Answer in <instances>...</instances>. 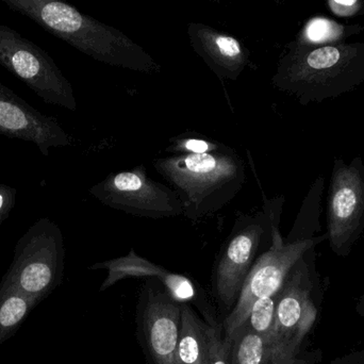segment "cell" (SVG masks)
Listing matches in <instances>:
<instances>
[{
    "instance_id": "1",
    "label": "cell",
    "mask_w": 364,
    "mask_h": 364,
    "mask_svg": "<svg viewBox=\"0 0 364 364\" xmlns=\"http://www.w3.org/2000/svg\"><path fill=\"white\" fill-rule=\"evenodd\" d=\"M1 1L96 61L145 74L161 70L160 64L125 33L83 14L65 0Z\"/></svg>"
},
{
    "instance_id": "2",
    "label": "cell",
    "mask_w": 364,
    "mask_h": 364,
    "mask_svg": "<svg viewBox=\"0 0 364 364\" xmlns=\"http://www.w3.org/2000/svg\"><path fill=\"white\" fill-rule=\"evenodd\" d=\"M364 83V43L299 47L289 43L278 61L272 85L299 104H321Z\"/></svg>"
},
{
    "instance_id": "3",
    "label": "cell",
    "mask_w": 364,
    "mask_h": 364,
    "mask_svg": "<svg viewBox=\"0 0 364 364\" xmlns=\"http://www.w3.org/2000/svg\"><path fill=\"white\" fill-rule=\"evenodd\" d=\"M153 166L178 195L183 215L194 223L226 207L246 181L245 162L226 145L213 153L157 158Z\"/></svg>"
},
{
    "instance_id": "4",
    "label": "cell",
    "mask_w": 364,
    "mask_h": 364,
    "mask_svg": "<svg viewBox=\"0 0 364 364\" xmlns=\"http://www.w3.org/2000/svg\"><path fill=\"white\" fill-rule=\"evenodd\" d=\"M324 299L316 269V246L295 263L276 297L275 328L267 338L272 364H316L321 350L304 353L301 348L314 328Z\"/></svg>"
},
{
    "instance_id": "5",
    "label": "cell",
    "mask_w": 364,
    "mask_h": 364,
    "mask_svg": "<svg viewBox=\"0 0 364 364\" xmlns=\"http://www.w3.org/2000/svg\"><path fill=\"white\" fill-rule=\"evenodd\" d=\"M284 201V196L264 198L260 211L239 214L220 246L212 269L211 294L223 321L232 311L255 263L279 235Z\"/></svg>"
},
{
    "instance_id": "6",
    "label": "cell",
    "mask_w": 364,
    "mask_h": 364,
    "mask_svg": "<svg viewBox=\"0 0 364 364\" xmlns=\"http://www.w3.org/2000/svg\"><path fill=\"white\" fill-rule=\"evenodd\" d=\"M64 260L61 229L50 218H41L17 241L12 264L1 284L38 305L61 284Z\"/></svg>"
},
{
    "instance_id": "7",
    "label": "cell",
    "mask_w": 364,
    "mask_h": 364,
    "mask_svg": "<svg viewBox=\"0 0 364 364\" xmlns=\"http://www.w3.org/2000/svg\"><path fill=\"white\" fill-rule=\"evenodd\" d=\"M0 64L46 104L77 110L72 85L53 58L19 32L0 23Z\"/></svg>"
},
{
    "instance_id": "8",
    "label": "cell",
    "mask_w": 364,
    "mask_h": 364,
    "mask_svg": "<svg viewBox=\"0 0 364 364\" xmlns=\"http://www.w3.org/2000/svg\"><path fill=\"white\" fill-rule=\"evenodd\" d=\"M327 241L331 252L350 256L364 233V164L336 158L327 193Z\"/></svg>"
},
{
    "instance_id": "9",
    "label": "cell",
    "mask_w": 364,
    "mask_h": 364,
    "mask_svg": "<svg viewBox=\"0 0 364 364\" xmlns=\"http://www.w3.org/2000/svg\"><path fill=\"white\" fill-rule=\"evenodd\" d=\"M89 193L107 207L139 218L161 220L183 215L177 193L151 178L142 164L111 173L90 188Z\"/></svg>"
},
{
    "instance_id": "10",
    "label": "cell",
    "mask_w": 364,
    "mask_h": 364,
    "mask_svg": "<svg viewBox=\"0 0 364 364\" xmlns=\"http://www.w3.org/2000/svg\"><path fill=\"white\" fill-rule=\"evenodd\" d=\"M181 304L155 278H146L136 304V338L147 364H177Z\"/></svg>"
},
{
    "instance_id": "11",
    "label": "cell",
    "mask_w": 364,
    "mask_h": 364,
    "mask_svg": "<svg viewBox=\"0 0 364 364\" xmlns=\"http://www.w3.org/2000/svg\"><path fill=\"white\" fill-rule=\"evenodd\" d=\"M327 241V235L312 239L286 242L276 235L269 250L263 252L248 274L232 311L222 322L223 335L229 337L245 323L255 301L275 295L295 263L309 248Z\"/></svg>"
},
{
    "instance_id": "12",
    "label": "cell",
    "mask_w": 364,
    "mask_h": 364,
    "mask_svg": "<svg viewBox=\"0 0 364 364\" xmlns=\"http://www.w3.org/2000/svg\"><path fill=\"white\" fill-rule=\"evenodd\" d=\"M89 269H106L108 272L106 279L100 286V292L128 278H155L168 289L175 299L196 308L208 324L214 327L222 325L213 299L208 296L205 289L194 278L168 271L162 265L139 256L134 248L126 256L95 263Z\"/></svg>"
},
{
    "instance_id": "13",
    "label": "cell",
    "mask_w": 364,
    "mask_h": 364,
    "mask_svg": "<svg viewBox=\"0 0 364 364\" xmlns=\"http://www.w3.org/2000/svg\"><path fill=\"white\" fill-rule=\"evenodd\" d=\"M0 134L34 143L44 157H48L51 149L72 145V138L55 117L43 114L2 83H0Z\"/></svg>"
},
{
    "instance_id": "14",
    "label": "cell",
    "mask_w": 364,
    "mask_h": 364,
    "mask_svg": "<svg viewBox=\"0 0 364 364\" xmlns=\"http://www.w3.org/2000/svg\"><path fill=\"white\" fill-rule=\"evenodd\" d=\"M188 36L195 53L220 79L235 81L248 65L250 53L235 36L201 23H190Z\"/></svg>"
},
{
    "instance_id": "15",
    "label": "cell",
    "mask_w": 364,
    "mask_h": 364,
    "mask_svg": "<svg viewBox=\"0 0 364 364\" xmlns=\"http://www.w3.org/2000/svg\"><path fill=\"white\" fill-rule=\"evenodd\" d=\"M181 320L177 364H210L214 326L208 324L192 306L186 303L181 304Z\"/></svg>"
},
{
    "instance_id": "16",
    "label": "cell",
    "mask_w": 364,
    "mask_h": 364,
    "mask_svg": "<svg viewBox=\"0 0 364 364\" xmlns=\"http://www.w3.org/2000/svg\"><path fill=\"white\" fill-rule=\"evenodd\" d=\"M364 26L344 25L329 17L316 15L310 17L304 23L296 38L290 42L291 45L299 47L326 46V45L344 43L350 36L363 33Z\"/></svg>"
},
{
    "instance_id": "17",
    "label": "cell",
    "mask_w": 364,
    "mask_h": 364,
    "mask_svg": "<svg viewBox=\"0 0 364 364\" xmlns=\"http://www.w3.org/2000/svg\"><path fill=\"white\" fill-rule=\"evenodd\" d=\"M325 178L320 175L308 191L296 220L286 242L301 241L318 237L321 228V212H322L323 193H324Z\"/></svg>"
},
{
    "instance_id": "18",
    "label": "cell",
    "mask_w": 364,
    "mask_h": 364,
    "mask_svg": "<svg viewBox=\"0 0 364 364\" xmlns=\"http://www.w3.org/2000/svg\"><path fill=\"white\" fill-rule=\"evenodd\" d=\"M225 338L231 340L228 364H272L269 340L246 325Z\"/></svg>"
},
{
    "instance_id": "19",
    "label": "cell",
    "mask_w": 364,
    "mask_h": 364,
    "mask_svg": "<svg viewBox=\"0 0 364 364\" xmlns=\"http://www.w3.org/2000/svg\"><path fill=\"white\" fill-rule=\"evenodd\" d=\"M34 306L18 291L0 284V344L16 331Z\"/></svg>"
},
{
    "instance_id": "20",
    "label": "cell",
    "mask_w": 364,
    "mask_h": 364,
    "mask_svg": "<svg viewBox=\"0 0 364 364\" xmlns=\"http://www.w3.org/2000/svg\"><path fill=\"white\" fill-rule=\"evenodd\" d=\"M225 145L218 141L197 132H184L170 139V144L164 151L174 155H201L220 151Z\"/></svg>"
},
{
    "instance_id": "21",
    "label": "cell",
    "mask_w": 364,
    "mask_h": 364,
    "mask_svg": "<svg viewBox=\"0 0 364 364\" xmlns=\"http://www.w3.org/2000/svg\"><path fill=\"white\" fill-rule=\"evenodd\" d=\"M276 297L277 293L255 301L243 324L267 339L275 328Z\"/></svg>"
},
{
    "instance_id": "22",
    "label": "cell",
    "mask_w": 364,
    "mask_h": 364,
    "mask_svg": "<svg viewBox=\"0 0 364 364\" xmlns=\"http://www.w3.org/2000/svg\"><path fill=\"white\" fill-rule=\"evenodd\" d=\"M231 340L223 335V326L214 327L211 339L210 364H228Z\"/></svg>"
},
{
    "instance_id": "23",
    "label": "cell",
    "mask_w": 364,
    "mask_h": 364,
    "mask_svg": "<svg viewBox=\"0 0 364 364\" xmlns=\"http://www.w3.org/2000/svg\"><path fill=\"white\" fill-rule=\"evenodd\" d=\"M329 11L340 18L364 15V0H326Z\"/></svg>"
},
{
    "instance_id": "24",
    "label": "cell",
    "mask_w": 364,
    "mask_h": 364,
    "mask_svg": "<svg viewBox=\"0 0 364 364\" xmlns=\"http://www.w3.org/2000/svg\"><path fill=\"white\" fill-rule=\"evenodd\" d=\"M17 190L0 182V226L9 218L16 203Z\"/></svg>"
},
{
    "instance_id": "25",
    "label": "cell",
    "mask_w": 364,
    "mask_h": 364,
    "mask_svg": "<svg viewBox=\"0 0 364 364\" xmlns=\"http://www.w3.org/2000/svg\"><path fill=\"white\" fill-rule=\"evenodd\" d=\"M331 364H364V348L343 357L335 359Z\"/></svg>"
},
{
    "instance_id": "26",
    "label": "cell",
    "mask_w": 364,
    "mask_h": 364,
    "mask_svg": "<svg viewBox=\"0 0 364 364\" xmlns=\"http://www.w3.org/2000/svg\"><path fill=\"white\" fill-rule=\"evenodd\" d=\"M356 312L359 316L364 318V292L361 294V296L359 297L358 301H357Z\"/></svg>"
},
{
    "instance_id": "27",
    "label": "cell",
    "mask_w": 364,
    "mask_h": 364,
    "mask_svg": "<svg viewBox=\"0 0 364 364\" xmlns=\"http://www.w3.org/2000/svg\"><path fill=\"white\" fill-rule=\"evenodd\" d=\"M273 1L277 2V4H282V2H284V0H273Z\"/></svg>"
},
{
    "instance_id": "28",
    "label": "cell",
    "mask_w": 364,
    "mask_h": 364,
    "mask_svg": "<svg viewBox=\"0 0 364 364\" xmlns=\"http://www.w3.org/2000/svg\"><path fill=\"white\" fill-rule=\"evenodd\" d=\"M211 1H214V2H220V1H222V0H211Z\"/></svg>"
}]
</instances>
